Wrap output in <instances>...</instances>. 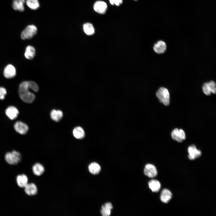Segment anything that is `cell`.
Here are the masks:
<instances>
[{"instance_id": "6da1fadb", "label": "cell", "mask_w": 216, "mask_h": 216, "mask_svg": "<svg viewBox=\"0 0 216 216\" xmlns=\"http://www.w3.org/2000/svg\"><path fill=\"white\" fill-rule=\"evenodd\" d=\"M31 90L35 92L38 91V86L35 82L32 81H25L20 84L19 93L20 98L23 101L31 103L34 100L35 96L34 93L30 91Z\"/></svg>"}, {"instance_id": "7a4b0ae2", "label": "cell", "mask_w": 216, "mask_h": 216, "mask_svg": "<svg viewBox=\"0 0 216 216\" xmlns=\"http://www.w3.org/2000/svg\"><path fill=\"white\" fill-rule=\"evenodd\" d=\"M6 161L10 165H16L21 161L22 156L18 151L14 150L6 152L4 155Z\"/></svg>"}, {"instance_id": "3957f363", "label": "cell", "mask_w": 216, "mask_h": 216, "mask_svg": "<svg viewBox=\"0 0 216 216\" xmlns=\"http://www.w3.org/2000/svg\"><path fill=\"white\" fill-rule=\"evenodd\" d=\"M156 95L160 102L165 106H168L170 102V95L168 90L164 87L160 88L156 92Z\"/></svg>"}, {"instance_id": "277c9868", "label": "cell", "mask_w": 216, "mask_h": 216, "mask_svg": "<svg viewBox=\"0 0 216 216\" xmlns=\"http://www.w3.org/2000/svg\"><path fill=\"white\" fill-rule=\"evenodd\" d=\"M37 29L34 25H30L27 26L22 31L21 37L23 40L32 38L37 33Z\"/></svg>"}, {"instance_id": "5b68a950", "label": "cell", "mask_w": 216, "mask_h": 216, "mask_svg": "<svg viewBox=\"0 0 216 216\" xmlns=\"http://www.w3.org/2000/svg\"><path fill=\"white\" fill-rule=\"evenodd\" d=\"M171 136L174 140L178 142H182L185 139L186 136L184 131L182 129L176 128L172 132Z\"/></svg>"}, {"instance_id": "8992f818", "label": "cell", "mask_w": 216, "mask_h": 216, "mask_svg": "<svg viewBox=\"0 0 216 216\" xmlns=\"http://www.w3.org/2000/svg\"><path fill=\"white\" fill-rule=\"evenodd\" d=\"M188 158L190 160H194L200 157L202 154L201 151L198 150L194 145H191L188 148Z\"/></svg>"}, {"instance_id": "52a82bcc", "label": "cell", "mask_w": 216, "mask_h": 216, "mask_svg": "<svg viewBox=\"0 0 216 216\" xmlns=\"http://www.w3.org/2000/svg\"><path fill=\"white\" fill-rule=\"evenodd\" d=\"M25 193L30 196H34L37 194L38 191L36 184L33 182L28 183L24 188Z\"/></svg>"}, {"instance_id": "ba28073f", "label": "cell", "mask_w": 216, "mask_h": 216, "mask_svg": "<svg viewBox=\"0 0 216 216\" xmlns=\"http://www.w3.org/2000/svg\"><path fill=\"white\" fill-rule=\"evenodd\" d=\"M144 172L145 175L150 178L154 177L157 174L156 167L151 164H147L146 165Z\"/></svg>"}, {"instance_id": "9c48e42d", "label": "cell", "mask_w": 216, "mask_h": 216, "mask_svg": "<svg viewBox=\"0 0 216 216\" xmlns=\"http://www.w3.org/2000/svg\"><path fill=\"white\" fill-rule=\"evenodd\" d=\"M107 8L106 4L103 1H98L94 3L93 8L96 12L100 14H104L106 12Z\"/></svg>"}, {"instance_id": "30bf717a", "label": "cell", "mask_w": 216, "mask_h": 216, "mask_svg": "<svg viewBox=\"0 0 216 216\" xmlns=\"http://www.w3.org/2000/svg\"><path fill=\"white\" fill-rule=\"evenodd\" d=\"M14 128L16 132L22 135L26 134L28 130V125L20 121L17 122L15 123Z\"/></svg>"}, {"instance_id": "8fae6325", "label": "cell", "mask_w": 216, "mask_h": 216, "mask_svg": "<svg viewBox=\"0 0 216 216\" xmlns=\"http://www.w3.org/2000/svg\"><path fill=\"white\" fill-rule=\"evenodd\" d=\"M16 181L18 186L21 188H24L29 183L28 176L24 174L18 175L16 178Z\"/></svg>"}, {"instance_id": "7c38bea8", "label": "cell", "mask_w": 216, "mask_h": 216, "mask_svg": "<svg viewBox=\"0 0 216 216\" xmlns=\"http://www.w3.org/2000/svg\"><path fill=\"white\" fill-rule=\"evenodd\" d=\"M16 75L15 67L11 64L7 65L4 71V75L5 77L10 79L14 77Z\"/></svg>"}, {"instance_id": "4fadbf2b", "label": "cell", "mask_w": 216, "mask_h": 216, "mask_svg": "<svg viewBox=\"0 0 216 216\" xmlns=\"http://www.w3.org/2000/svg\"><path fill=\"white\" fill-rule=\"evenodd\" d=\"M166 46L165 43L162 40L158 41L155 44L153 50L156 53L160 54L164 53L166 50Z\"/></svg>"}, {"instance_id": "5bb4252c", "label": "cell", "mask_w": 216, "mask_h": 216, "mask_svg": "<svg viewBox=\"0 0 216 216\" xmlns=\"http://www.w3.org/2000/svg\"><path fill=\"white\" fill-rule=\"evenodd\" d=\"M19 113L18 110L14 106H9L5 110L6 115L11 120H14L17 117Z\"/></svg>"}, {"instance_id": "9a60e30c", "label": "cell", "mask_w": 216, "mask_h": 216, "mask_svg": "<svg viewBox=\"0 0 216 216\" xmlns=\"http://www.w3.org/2000/svg\"><path fill=\"white\" fill-rule=\"evenodd\" d=\"M32 170L34 175L39 176L43 174L45 169L44 166L41 164L36 162L32 166Z\"/></svg>"}, {"instance_id": "2e32d148", "label": "cell", "mask_w": 216, "mask_h": 216, "mask_svg": "<svg viewBox=\"0 0 216 216\" xmlns=\"http://www.w3.org/2000/svg\"><path fill=\"white\" fill-rule=\"evenodd\" d=\"M172 194L171 192L166 189H163L161 193L160 199L161 201L165 203H167L172 197Z\"/></svg>"}, {"instance_id": "e0dca14e", "label": "cell", "mask_w": 216, "mask_h": 216, "mask_svg": "<svg viewBox=\"0 0 216 216\" xmlns=\"http://www.w3.org/2000/svg\"><path fill=\"white\" fill-rule=\"evenodd\" d=\"M112 206L110 202H107L103 205L101 207L100 212L103 216H109L110 215Z\"/></svg>"}, {"instance_id": "ac0fdd59", "label": "cell", "mask_w": 216, "mask_h": 216, "mask_svg": "<svg viewBox=\"0 0 216 216\" xmlns=\"http://www.w3.org/2000/svg\"><path fill=\"white\" fill-rule=\"evenodd\" d=\"M149 188L153 192H157L160 190L161 184L158 180L154 179L151 180L148 182Z\"/></svg>"}, {"instance_id": "d6986e66", "label": "cell", "mask_w": 216, "mask_h": 216, "mask_svg": "<svg viewBox=\"0 0 216 216\" xmlns=\"http://www.w3.org/2000/svg\"><path fill=\"white\" fill-rule=\"evenodd\" d=\"M50 115L51 118L53 120L58 122L62 119L63 113L60 110H53L51 112Z\"/></svg>"}, {"instance_id": "ffe728a7", "label": "cell", "mask_w": 216, "mask_h": 216, "mask_svg": "<svg viewBox=\"0 0 216 216\" xmlns=\"http://www.w3.org/2000/svg\"><path fill=\"white\" fill-rule=\"evenodd\" d=\"M25 2V0H14L12 5L13 8L16 10L23 11L24 10Z\"/></svg>"}, {"instance_id": "44dd1931", "label": "cell", "mask_w": 216, "mask_h": 216, "mask_svg": "<svg viewBox=\"0 0 216 216\" xmlns=\"http://www.w3.org/2000/svg\"><path fill=\"white\" fill-rule=\"evenodd\" d=\"M73 133L74 136L78 139L83 138L85 136L84 130L82 127L79 126L76 127L74 129Z\"/></svg>"}, {"instance_id": "7402d4cb", "label": "cell", "mask_w": 216, "mask_h": 216, "mask_svg": "<svg viewBox=\"0 0 216 216\" xmlns=\"http://www.w3.org/2000/svg\"><path fill=\"white\" fill-rule=\"evenodd\" d=\"M35 55V50L32 46H28L26 50L25 56L27 59H32Z\"/></svg>"}, {"instance_id": "603a6c76", "label": "cell", "mask_w": 216, "mask_h": 216, "mask_svg": "<svg viewBox=\"0 0 216 216\" xmlns=\"http://www.w3.org/2000/svg\"><path fill=\"white\" fill-rule=\"evenodd\" d=\"M89 172L92 174L96 175L98 174L101 170L100 165L97 163L93 162L91 163L88 166Z\"/></svg>"}, {"instance_id": "cb8c5ba5", "label": "cell", "mask_w": 216, "mask_h": 216, "mask_svg": "<svg viewBox=\"0 0 216 216\" xmlns=\"http://www.w3.org/2000/svg\"><path fill=\"white\" fill-rule=\"evenodd\" d=\"M84 32L87 35H91L94 33V29L93 25L89 22L84 23L83 26Z\"/></svg>"}, {"instance_id": "d4e9b609", "label": "cell", "mask_w": 216, "mask_h": 216, "mask_svg": "<svg viewBox=\"0 0 216 216\" xmlns=\"http://www.w3.org/2000/svg\"><path fill=\"white\" fill-rule=\"evenodd\" d=\"M26 3L27 6L32 10H37L39 7L38 0H26Z\"/></svg>"}, {"instance_id": "484cf974", "label": "cell", "mask_w": 216, "mask_h": 216, "mask_svg": "<svg viewBox=\"0 0 216 216\" xmlns=\"http://www.w3.org/2000/svg\"><path fill=\"white\" fill-rule=\"evenodd\" d=\"M202 90L204 93L207 95H210L212 92L208 82H205L203 85Z\"/></svg>"}, {"instance_id": "4316f807", "label": "cell", "mask_w": 216, "mask_h": 216, "mask_svg": "<svg viewBox=\"0 0 216 216\" xmlns=\"http://www.w3.org/2000/svg\"><path fill=\"white\" fill-rule=\"evenodd\" d=\"M208 83L210 88L211 92L215 94L216 92V85L215 82L211 80L208 82Z\"/></svg>"}, {"instance_id": "83f0119b", "label": "cell", "mask_w": 216, "mask_h": 216, "mask_svg": "<svg viewBox=\"0 0 216 216\" xmlns=\"http://www.w3.org/2000/svg\"><path fill=\"white\" fill-rule=\"evenodd\" d=\"M6 94V89L4 87H0V99L1 100L4 99Z\"/></svg>"}, {"instance_id": "f1b7e54d", "label": "cell", "mask_w": 216, "mask_h": 216, "mask_svg": "<svg viewBox=\"0 0 216 216\" xmlns=\"http://www.w3.org/2000/svg\"><path fill=\"white\" fill-rule=\"evenodd\" d=\"M112 5L115 4L117 6L120 5L122 3V0H109Z\"/></svg>"}, {"instance_id": "f546056e", "label": "cell", "mask_w": 216, "mask_h": 216, "mask_svg": "<svg viewBox=\"0 0 216 216\" xmlns=\"http://www.w3.org/2000/svg\"></svg>"}]
</instances>
